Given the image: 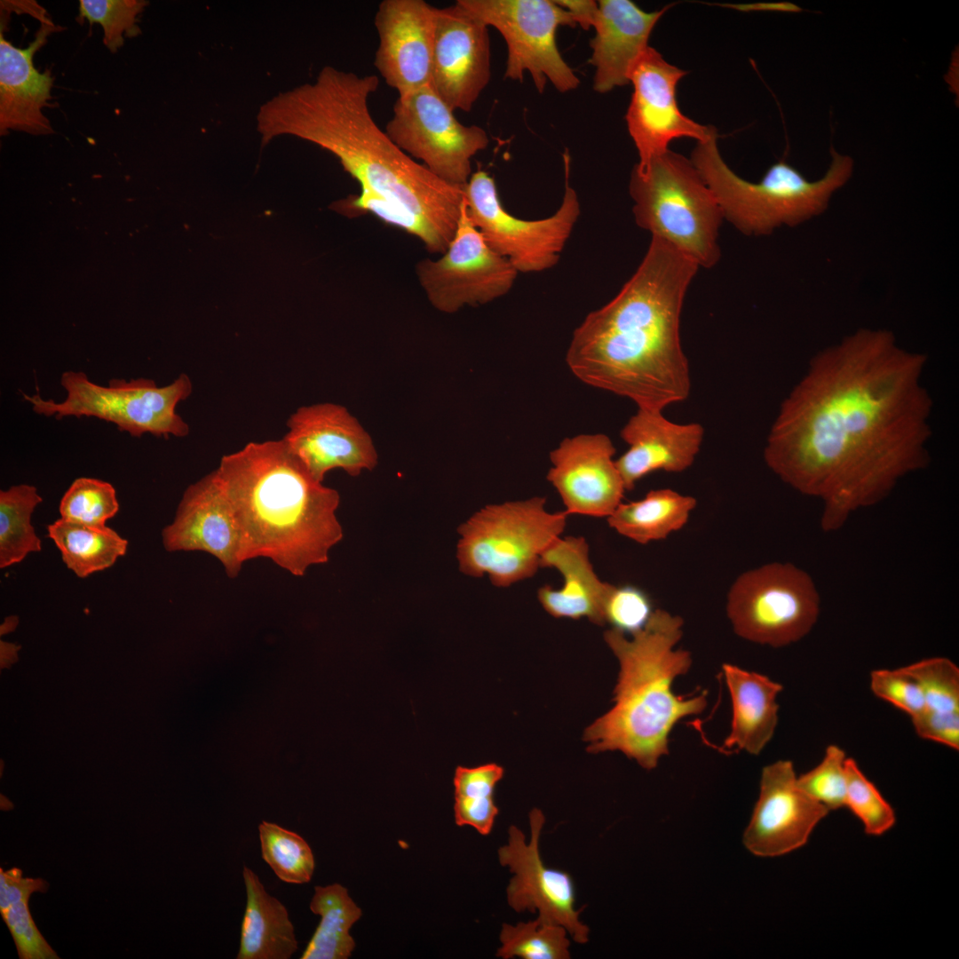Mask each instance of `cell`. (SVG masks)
<instances>
[{
	"instance_id": "cell-41",
	"label": "cell",
	"mask_w": 959,
	"mask_h": 959,
	"mask_svg": "<svg viewBox=\"0 0 959 959\" xmlns=\"http://www.w3.org/2000/svg\"><path fill=\"white\" fill-rule=\"evenodd\" d=\"M654 610L644 590L630 584H611L604 606L605 622L612 629L631 635L645 627Z\"/></svg>"
},
{
	"instance_id": "cell-1",
	"label": "cell",
	"mask_w": 959,
	"mask_h": 959,
	"mask_svg": "<svg viewBox=\"0 0 959 959\" xmlns=\"http://www.w3.org/2000/svg\"><path fill=\"white\" fill-rule=\"evenodd\" d=\"M926 361L890 330L860 329L815 354L782 402L764 458L784 483L822 502L824 532L930 462Z\"/></svg>"
},
{
	"instance_id": "cell-44",
	"label": "cell",
	"mask_w": 959,
	"mask_h": 959,
	"mask_svg": "<svg viewBox=\"0 0 959 959\" xmlns=\"http://www.w3.org/2000/svg\"><path fill=\"white\" fill-rule=\"evenodd\" d=\"M911 720L919 737L958 750L959 712H938L925 709L911 717Z\"/></svg>"
},
{
	"instance_id": "cell-11",
	"label": "cell",
	"mask_w": 959,
	"mask_h": 959,
	"mask_svg": "<svg viewBox=\"0 0 959 959\" xmlns=\"http://www.w3.org/2000/svg\"><path fill=\"white\" fill-rule=\"evenodd\" d=\"M565 192L558 210L545 218L522 219L503 206L494 178L485 170L472 173L464 186L466 212L487 244L508 259L518 273H539L553 267L581 213L569 183L570 157L564 154Z\"/></svg>"
},
{
	"instance_id": "cell-13",
	"label": "cell",
	"mask_w": 959,
	"mask_h": 959,
	"mask_svg": "<svg viewBox=\"0 0 959 959\" xmlns=\"http://www.w3.org/2000/svg\"><path fill=\"white\" fill-rule=\"evenodd\" d=\"M392 112L384 131L398 147L448 184L468 182L472 157L489 143L483 128L461 123L431 83L398 98Z\"/></svg>"
},
{
	"instance_id": "cell-6",
	"label": "cell",
	"mask_w": 959,
	"mask_h": 959,
	"mask_svg": "<svg viewBox=\"0 0 959 959\" xmlns=\"http://www.w3.org/2000/svg\"><path fill=\"white\" fill-rule=\"evenodd\" d=\"M717 137L716 131L698 141L690 160L714 194L724 218L747 235H767L782 226H797L821 215L853 172L852 158L831 146L830 165L818 180L806 179L781 159L759 181H748L725 162Z\"/></svg>"
},
{
	"instance_id": "cell-39",
	"label": "cell",
	"mask_w": 959,
	"mask_h": 959,
	"mask_svg": "<svg viewBox=\"0 0 959 959\" xmlns=\"http://www.w3.org/2000/svg\"><path fill=\"white\" fill-rule=\"evenodd\" d=\"M147 4L144 0H81L79 18L87 19L91 25L100 24L104 44L115 53L124 44L123 35L134 37L140 34L137 17Z\"/></svg>"
},
{
	"instance_id": "cell-46",
	"label": "cell",
	"mask_w": 959,
	"mask_h": 959,
	"mask_svg": "<svg viewBox=\"0 0 959 959\" xmlns=\"http://www.w3.org/2000/svg\"><path fill=\"white\" fill-rule=\"evenodd\" d=\"M555 2L572 15L576 25H580L586 30L590 27L593 28L598 9V2L592 0H559Z\"/></svg>"
},
{
	"instance_id": "cell-32",
	"label": "cell",
	"mask_w": 959,
	"mask_h": 959,
	"mask_svg": "<svg viewBox=\"0 0 959 959\" xmlns=\"http://www.w3.org/2000/svg\"><path fill=\"white\" fill-rule=\"evenodd\" d=\"M43 499L36 487L12 486L0 491V567L21 562L41 551V540L31 524L35 508Z\"/></svg>"
},
{
	"instance_id": "cell-45",
	"label": "cell",
	"mask_w": 959,
	"mask_h": 959,
	"mask_svg": "<svg viewBox=\"0 0 959 959\" xmlns=\"http://www.w3.org/2000/svg\"><path fill=\"white\" fill-rule=\"evenodd\" d=\"M48 883L42 878L22 876V870L12 868L9 870L0 868V913L12 904L29 900L34 892H46Z\"/></svg>"
},
{
	"instance_id": "cell-17",
	"label": "cell",
	"mask_w": 959,
	"mask_h": 959,
	"mask_svg": "<svg viewBox=\"0 0 959 959\" xmlns=\"http://www.w3.org/2000/svg\"><path fill=\"white\" fill-rule=\"evenodd\" d=\"M487 28L457 1L435 7L431 84L453 111H471L490 81Z\"/></svg>"
},
{
	"instance_id": "cell-26",
	"label": "cell",
	"mask_w": 959,
	"mask_h": 959,
	"mask_svg": "<svg viewBox=\"0 0 959 959\" xmlns=\"http://www.w3.org/2000/svg\"><path fill=\"white\" fill-rule=\"evenodd\" d=\"M540 567L555 568L563 576L561 588L546 584L537 590L538 600L548 614L555 618L585 617L594 624H606L604 606L611 584L596 575L583 537L556 539L542 554Z\"/></svg>"
},
{
	"instance_id": "cell-37",
	"label": "cell",
	"mask_w": 959,
	"mask_h": 959,
	"mask_svg": "<svg viewBox=\"0 0 959 959\" xmlns=\"http://www.w3.org/2000/svg\"><path fill=\"white\" fill-rule=\"evenodd\" d=\"M119 511L112 484L98 479L81 477L73 481L59 503L62 519L103 527Z\"/></svg>"
},
{
	"instance_id": "cell-29",
	"label": "cell",
	"mask_w": 959,
	"mask_h": 959,
	"mask_svg": "<svg viewBox=\"0 0 959 959\" xmlns=\"http://www.w3.org/2000/svg\"><path fill=\"white\" fill-rule=\"evenodd\" d=\"M696 504L694 497L670 488L653 489L640 500L621 503L607 522L620 535L646 544L685 527Z\"/></svg>"
},
{
	"instance_id": "cell-8",
	"label": "cell",
	"mask_w": 959,
	"mask_h": 959,
	"mask_svg": "<svg viewBox=\"0 0 959 959\" xmlns=\"http://www.w3.org/2000/svg\"><path fill=\"white\" fill-rule=\"evenodd\" d=\"M546 498L489 504L458 527L459 568L466 575H487L497 587L534 576L543 551L564 531L567 513L550 512Z\"/></svg>"
},
{
	"instance_id": "cell-15",
	"label": "cell",
	"mask_w": 959,
	"mask_h": 959,
	"mask_svg": "<svg viewBox=\"0 0 959 959\" xmlns=\"http://www.w3.org/2000/svg\"><path fill=\"white\" fill-rule=\"evenodd\" d=\"M686 73L651 46L635 63L630 75L633 92L625 120L638 150V167L667 151L674 139L703 141L716 132L713 126L693 121L678 107L677 85Z\"/></svg>"
},
{
	"instance_id": "cell-3",
	"label": "cell",
	"mask_w": 959,
	"mask_h": 959,
	"mask_svg": "<svg viewBox=\"0 0 959 959\" xmlns=\"http://www.w3.org/2000/svg\"><path fill=\"white\" fill-rule=\"evenodd\" d=\"M699 266L652 236L638 269L607 304L573 333L566 361L583 383L663 410L688 398L689 362L680 342V315Z\"/></svg>"
},
{
	"instance_id": "cell-7",
	"label": "cell",
	"mask_w": 959,
	"mask_h": 959,
	"mask_svg": "<svg viewBox=\"0 0 959 959\" xmlns=\"http://www.w3.org/2000/svg\"><path fill=\"white\" fill-rule=\"evenodd\" d=\"M637 225L692 259L713 267L723 212L691 160L670 149L644 167L634 166L629 185Z\"/></svg>"
},
{
	"instance_id": "cell-22",
	"label": "cell",
	"mask_w": 959,
	"mask_h": 959,
	"mask_svg": "<svg viewBox=\"0 0 959 959\" xmlns=\"http://www.w3.org/2000/svg\"><path fill=\"white\" fill-rule=\"evenodd\" d=\"M374 65L403 98L431 83L435 7L424 0H384L374 18Z\"/></svg>"
},
{
	"instance_id": "cell-27",
	"label": "cell",
	"mask_w": 959,
	"mask_h": 959,
	"mask_svg": "<svg viewBox=\"0 0 959 959\" xmlns=\"http://www.w3.org/2000/svg\"><path fill=\"white\" fill-rule=\"evenodd\" d=\"M722 671L732 704L731 729L723 748L758 755L775 733L777 697L783 686L765 675L731 663H724Z\"/></svg>"
},
{
	"instance_id": "cell-4",
	"label": "cell",
	"mask_w": 959,
	"mask_h": 959,
	"mask_svg": "<svg viewBox=\"0 0 959 959\" xmlns=\"http://www.w3.org/2000/svg\"><path fill=\"white\" fill-rule=\"evenodd\" d=\"M250 560L266 558L294 576L327 563L343 538L340 495L316 481L281 440L250 442L216 469Z\"/></svg>"
},
{
	"instance_id": "cell-5",
	"label": "cell",
	"mask_w": 959,
	"mask_h": 959,
	"mask_svg": "<svg viewBox=\"0 0 959 959\" xmlns=\"http://www.w3.org/2000/svg\"><path fill=\"white\" fill-rule=\"evenodd\" d=\"M683 626L679 615L655 609L645 627L631 635L614 629L605 631L619 673L614 705L584 730L588 752L620 751L642 768L653 770L669 754L675 725L704 711L707 691L683 696L672 688L693 664L688 650L676 648Z\"/></svg>"
},
{
	"instance_id": "cell-19",
	"label": "cell",
	"mask_w": 959,
	"mask_h": 959,
	"mask_svg": "<svg viewBox=\"0 0 959 959\" xmlns=\"http://www.w3.org/2000/svg\"><path fill=\"white\" fill-rule=\"evenodd\" d=\"M287 427L282 440L318 482L322 483L326 473L334 469L358 476L376 465L370 436L341 405L300 407L289 416Z\"/></svg>"
},
{
	"instance_id": "cell-40",
	"label": "cell",
	"mask_w": 959,
	"mask_h": 959,
	"mask_svg": "<svg viewBox=\"0 0 959 959\" xmlns=\"http://www.w3.org/2000/svg\"><path fill=\"white\" fill-rule=\"evenodd\" d=\"M846 759L842 748L828 745L821 761L797 776L801 789L829 812L845 807Z\"/></svg>"
},
{
	"instance_id": "cell-20",
	"label": "cell",
	"mask_w": 959,
	"mask_h": 959,
	"mask_svg": "<svg viewBox=\"0 0 959 959\" xmlns=\"http://www.w3.org/2000/svg\"><path fill=\"white\" fill-rule=\"evenodd\" d=\"M829 811L797 784L790 760H778L762 770L758 799L742 842L752 854L777 857L804 846Z\"/></svg>"
},
{
	"instance_id": "cell-38",
	"label": "cell",
	"mask_w": 959,
	"mask_h": 959,
	"mask_svg": "<svg viewBox=\"0 0 959 959\" xmlns=\"http://www.w3.org/2000/svg\"><path fill=\"white\" fill-rule=\"evenodd\" d=\"M902 669L919 685L925 709L959 712V669L946 657H931Z\"/></svg>"
},
{
	"instance_id": "cell-31",
	"label": "cell",
	"mask_w": 959,
	"mask_h": 959,
	"mask_svg": "<svg viewBox=\"0 0 959 959\" xmlns=\"http://www.w3.org/2000/svg\"><path fill=\"white\" fill-rule=\"evenodd\" d=\"M310 909L321 921L300 958H349L355 947L350 929L362 912L347 889L339 884L315 886Z\"/></svg>"
},
{
	"instance_id": "cell-48",
	"label": "cell",
	"mask_w": 959,
	"mask_h": 959,
	"mask_svg": "<svg viewBox=\"0 0 959 959\" xmlns=\"http://www.w3.org/2000/svg\"><path fill=\"white\" fill-rule=\"evenodd\" d=\"M19 619L17 616L6 617L4 623L0 627V634L4 635L12 631L18 625Z\"/></svg>"
},
{
	"instance_id": "cell-47",
	"label": "cell",
	"mask_w": 959,
	"mask_h": 959,
	"mask_svg": "<svg viewBox=\"0 0 959 959\" xmlns=\"http://www.w3.org/2000/svg\"><path fill=\"white\" fill-rule=\"evenodd\" d=\"M19 649H20L19 646H17L15 644H12V643H7V642H4V641L1 640V642H0L1 668L8 667V666L11 665V663L17 661V659H18L17 653H18Z\"/></svg>"
},
{
	"instance_id": "cell-9",
	"label": "cell",
	"mask_w": 959,
	"mask_h": 959,
	"mask_svg": "<svg viewBox=\"0 0 959 959\" xmlns=\"http://www.w3.org/2000/svg\"><path fill=\"white\" fill-rule=\"evenodd\" d=\"M60 384L65 400L56 402L39 394L22 393L35 413L62 419L65 416L96 417L112 423L133 437L150 433L157 437H185L189 425L176 412L177 405L193 391L190 377L179 375L173 382L157 386L149 378L112 379L107 386L91 382L82 371H65Z\"/></svg>"
},
{
	"instance_id": "cell-12",
	"label": "cell",
	"mask_w": 959,
	"mask_h": 959,
	"mask_svg": "<svg viewBox=\"0 0 959 959\" xmlns=\"http://www.w3.org/2000/svg\"><path fill=\"white\" fill-rule=\"evenodd\" d=\"M463 7L497 29L507 45L504 77L523 81L527 71L539 92L547 82L560 92L576 89L580 80L562 58L556 43L559 26L575 27L572 15L554 0H458Z\"/></svg>"
},
{
	"instance_id": "cell-16",
	"label": "cell",
	"mask_w": 959,
	"mask_h": 959,
	"mask_svg": "<svg viewBox=\"0 0 959 959\" xmlns=\"http://www.w3.org/2000/svg\"><path fill=\"white\" fill-rule=\"evenodd\" d=\"M545 817L538 808L529 812L530 840L516 826L509 828L508 844L498 850L499 862L513 873L507 887V900L518 913L538 911V916L566 928L573 939L584 944L590 929L579 920L584 907L575 908V890L571 876L543 863L539 839Z\"/></svg>"
},
{
	"instance_id": "cell-28",
	"label": "cell",
	"mask_w": 959,
	"mask_h": 959,
	"mask_svg": "<svg viewBox=\"0 0 959 959\" xmlns=\"http://www.w3.org/2000/svg\"><path fill=\"white\" fill-rule=\"evenodd\" d=\"M247 902L237 959H289L297 949L294 926L285 906L266 891L258 876L244 866Z\"/></svg>"
},
{
	"instance_id": "cell-36",
	"label": "cell",
	"mask_w": 959,
	"mask_h": 959,
	"mask_svg": "<svg viewBox=\"0 0 959 959\" xmlns=\"http://www.w3.org/2000/svg\"><path fill=\"white\" fill-rule=\"evenodd\" d=\"M845 807L861 822L868 836H882L896 822L892 805L851 757L846 759Z\"/></svg>"
},
{
	"instance_id": "cell-35",
	"label": "cell",
	"mask_w": 959,
	"mask_h": 959,
	"mask_svg": "<svg viewBox=\"0 0 959 959\" xmlns=\"http://www.w3.org/2000/svg\"><path fill=\"white\" fill-rule=\"evenodd\" d=\"M258 832L262 858L280 880L296 884L311 880L314 858L302 836L265 820L258 825Z\"/></svg>"
},
{
	"instance_id": "cell-33",
	"label": "cell",
	"mask_w": 959,
	"mask_h": 959,
	"mask_svg": "<svg viewBox=\"0 0 959 959\" xmlns=\"http://www.w3.org/2000/svg\"><path fill=\"white\" fill-rule=\"evenodd\" d=\"M503 773V768L495 763L456 767L453 780L456 825L472 827L483 836L491 833L499 813L494 791Z\"/></svg>"
},
{
	"instance_id": "cell-18",
	"label": "cell",
	"mask_w": 959,
	"mask_h": 959,
	"mask_svg": "<svg viewBox=\"0 0 959 959\" xmlns=\"http://www.w3.org/2000/svg\"><path fill=\"white\" fill-rule=\"evenodd\" d=\"M162 540L168 551L213 556L229 578L237 577L249 560L243 532L217 470L185 490Z\"/></svg>"
},
{
	"instance_id": "cell-21",
	"label": "cell",
	"mask_w": 959,
	"mask_h": 959,
	"mask_svg": "<svg viewBox=\"0 0 959 959\" xmlns=\"http://www.w3.org/2000/svg\"><path fill=\"white\" fill-rule=\"evenodd\" d=\"M615 448L603 433L564 439L550 453L547 480L558 491L567 515L609 517L626 491L613 456Z\"/></svg>"
},
{
	"instance_id": "cell-30",
	"label": "cell",
	"mask_w": 959,
	"mask_h": 959,
	"mask_svg": "<svg viewBox=\"0 0 959 959\" xmlns=\"http://www.w3.org/2000/svg\"><path fill=\"white\" fill-rule=\"evenodd\" d=\"M47 531L67 567L80 578L111 567L127 551L128 541L107 526L60 518L50 524Z\"/></svg>"
},
{
	"instance_id": "cell-23",
	"label": "cell",
	"mask_w": 959,
	"mask_h": 959,
	"mask_svg": "<svg viewBox=\"0 0 959 959\" xmlns=\"http://www.w3.org/2000/svg\"><path fill=\"white\" fill-rule=\"evenodd\" d=\"M41 25L35 40L28 48L12 45L0 32V131H23L33 135L53 132L43 109L52 99L53 76L50 69L39 72L33 64V56L46 43L48 36L57 30L46 11L37 5L31 12Z\"/></svg>"
},
{
	"instance_id": "cell-25",
	"label": "cell",
	"mask_w": 959,
	"mask_h": 959,
	"mask_svg": "<svg viewBox=\"0 0 959 959\" xmlns=\"http://www.w3.org/2000/svg\"><path fill=\"white\" fill-rule=\"evenodd\" d=\"M598 5L589 62L595 68L593 89L606 93L630 83L653 28L670 6L648 12L629 0H600Z\"/></svg>"
},
{
	"instance_id": "cell-43",
	"label": "cell",
	"mask_w": 959,
	"mask_h": 959,
	"mask_svg": "<svg viewBox=\"0 0 959 959\" xmlns=\"http://www.w3.org/2000/svg\"><path fill=\"white\" fill-rule=\"evenodd\" d=\"M28 900L12 904L1 914L15 943L20 959H59L39 931L31 915Z\"/></svg>"
},
{
	"instance_id": "cell-14",
	"label": "cell",
	"mask_w": 959,
	"mask_h": 959,
	"mask_svg": "<svg viewBox=\"0 0 959 959\" xmlns=\"http://www.w3.org/2000/svg\"><path fill=\"white\" fill-rule=\"evenodd\" d=\"M416 272L430 303L446 313L504 296L519 274L508 259L487 244L469 218L465 202L445 252L436 260L419 261Z\"/></svg>"
},
{
	"instance_id": "cell-2",
	"label": "cell",
	"mask_w": 959,
	"mask_h": 959,
	"mask_svg": "<svg viewBox=\"0 0 959 959\" xmlns=\"http://www.w3.org/2000/svg\"><path fill=\"white\" fill-rule=\"evenodd\" d=\"M374 75L326 66L313 83L281 92L257 115L262 146L283 135L333 154L361 186L415 218L426 229L428 251L442 254L452 241L464 204V186L448 184L398 147L376 124L369 99Z\"/></svg>"
},
{
	"instance_id": "cell-24",
	"label": "cell",
	"mask_w": 959,
	"mask_h": 959,
	"mask_svg": "<svg viewBox=\"0 0 959 959\" xmlns=\"http://www.w3.org/2000/svg\"><path fill=\"white\" fill-rule=\"evenodd\" d=\"M620 435L629 448L615 464L625 490L631 491L654 472H681L689 468L701 449L704 429L698 423L671 422L662 410L638 408Z\"/></svg>"
},
{
	"instance_id": "cell-34",
	"label": "cell",
	"mask_w": 959,
	"mask_h": 959,
	"mask_svg": "<svg viewBox=\"0 0 959 959\" xmlns=\"http://www.w3.org/2000/svg\"><path fill=\"white\" fill-rule=\"evenodd\" d=\"M560 924L537 916L516 925L503 923L500 932L502 946L496 956L510 959H568L570 941Z\"/></svg>"
},
{
	"instance_id": "cell-10",
	"label": "cell",
	"mask_w": 959,
	"mask_h": 959,
	"mask_svg": "<svg viewBox=\"0 0 959 959\" xmlns=\"http://www.w3.org/2000/svg\"><path fill=\"white\" fill-rule=\"evenodd\" d=\"M734 633L759 645L782 647L804 638L820 612L811 575L789 562H771L741 574L726 597Z\"/></svg>"
},
{
	"instance_id": "cell-42",
	"label": "cell",
	"mask_w": 959,
	"mask_h": 959,
	"mask_svg": "<svg viewBox=\"0 0 959 959\" xmlns=\"http://www.w3.org/2000/svg\"><path fill=\"white\" fill-rule=\"evenodd\" d=\"M872 693L910 717L925 710V701L917 682L902 668L879 669L870 673Z\"/></svg>"
}]
</instances>
